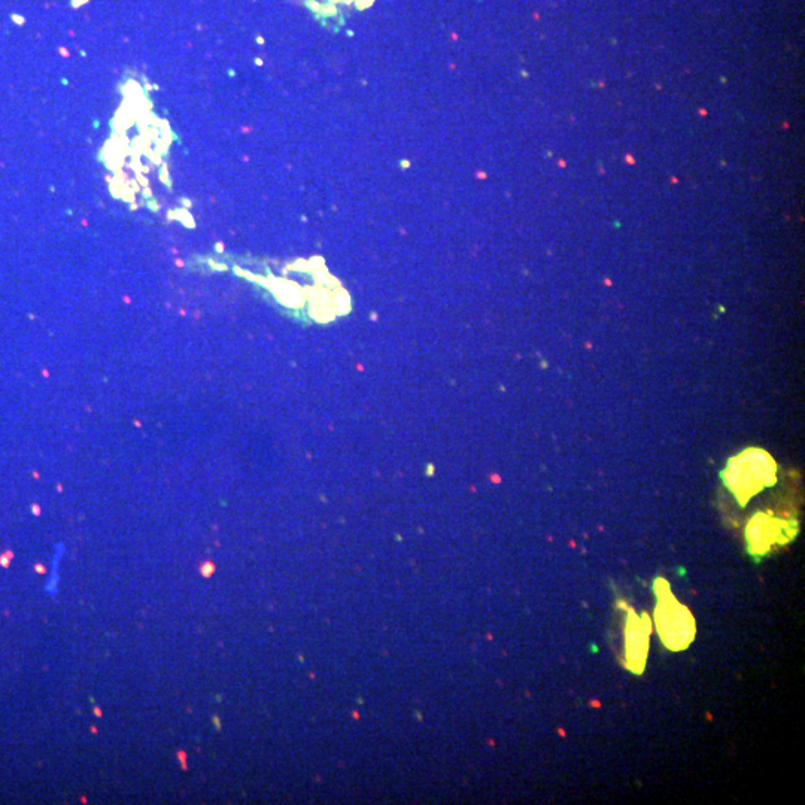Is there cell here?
<instances>
[{
    "label": "cell",
    "mask_w": 805,
    "mask_h": 805,
    "mask_svg": "<svg viewBox=\"0 0 805 805\" xmlns=\"http://www.w3.org/2000/svg\"><path fill=\"white\" fill-rule=\"evenodd\" d=\"M655 592V625L662 643L674 652L688 649L695 639L694 616L674 598L670 585L661 577L656 579Z\"/></svg>",
    "instance_id": "6da1fadb"
},
{
    "label": "cell",
    "mask_w": 805,
    "mask_h": 805,
    "mask_svg": "<svg viewBox=\"0 0 805 805\" xmlns=\"http://www.w3.org/2000/svg\"><path fill=\"white\" fill-rule=\"evenodd\" d=\"M776 470V464L765 452L753 449L731 461L725 482L744 506L750 497L776 482Z\"/></svg>",
    "instance_id": "7a4b0ae2"
},
{
    "label": "cell",
    "mask_w": 805,
    "mask_h": 805,
    "mask_svg": "<svg viewBox=\"0 0 805 805\" xmlns=\"http://www.w3.org/2000/svg\"><path fill=\"white\" fill-rule=\"evenodd\" d=\"M650 627L649 616L644 613L642 618L633 610L628 612L627 622V667L636 674H642L646 667L647 650H649Z\"/></svg>",
    "instance_id": "3957f363"
},
{
    "label": "cell",
    "mask_w": 805,
    "mask_h": 805,
    "mask_svg": "<svg viewBox=\"0 0 805 805\" xmlns=\"http://www.w3.org/2000/svg\"><path fill=\"white\" fill-rule=\"evenodd\" d=\"M789 525L768 515H759L747 528L750 552L764 555L773 545H782L788 539Z\"/></svg>",
    "instance_id": "277c9868"
}]
</instances>
